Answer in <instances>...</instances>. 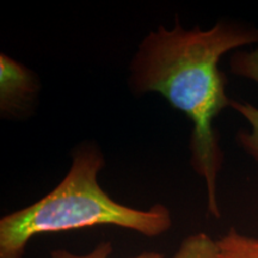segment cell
Here are the masks:
<instances>
[{"label": "cell", "instance_id": "1", "mask_svg": "<svg viewBox=\"0 0 258 258\" xmlns=\"http://www.w3.org/2000/svg\"><path fill=\"white\" fill-rule=\"evenodd\" d=\"M257 43L258 28L253 25L224 19L208 30H185L176 17L172 29L160 25L141 41L129 66L132 92L159 93L192 122L190 164L205 180L208 211L217 218L224 153L213 122L232 103L219 61L228 51Z\"/></svg>", "mask_w": 258, "mask_h": 258}, {"label": "cell", "instance_id": "2", "mask_svg": "<svg viewBox=\"0 0 258 258\" xmlns=\"http://www.w3.org/2000/svg\"><path fill=\"white\" fill-rule=\"evenodd\" d=\"M105 165L101 148L85 141L72 152V165L56 188L29 207L0 220V258H22L29 241L41 234L116 226L158 237L172 226L171 212L157 203L137 209L116 202L102 189L98 173Z\"/></svg>", "mask_w": 258, "mask_h": 258}, {"label": "cell", "instance_id": "3", "mask_svg": "<svg viewBox=\"0 0 258 258\" xmlns=\"http://www.w3.org/2000/svg\"><path fill=\"white\" fill-rule=\"evenodd\" d=\"M37 93V82L31 71L2 54L0 56V108L3 114L25 110Z\"/></svg>", "mask_w": 258, "mask_h": 258}, {"label": "cell", "instance_id": "4", "mask_svg": "<svg viewBox=\"0 0 258 258\" xmlns=\"http://www.w3.org/2000/svg\"><path fill=\"white\" fill-rule=\"evenodd\" d=\"M112 244L110 241H102L91 252L77 254L67 250H54L50 252V258H110ZM218 244L206 233H195L186 237L182 241L177 252L172 258H217ZM131 258H164L159 252H143Z\"/></svg>", "mask_w": 258, "mask_h": 258}, {"label": "cell", "instance_id": "5", "mask_svg": "<svg viewBox=\"0 0 258 258\" xmlns=\"http://www.w3.org/2000/svg\"><path fill=\"white\" fill-rule=\"evenodd\" d=\"M217 258H258V239L231 228L217 240Z\"/></svg>", "mask_w": 258, "mask_h": 258}, {"label": "cell", "instance_id": "6", "mask_svg": "<svg viewBox=\"0 0 258 258\" xmlns=\"http://www.w3.org/2000/svg\"><path fill=\"white\" fill-rule=\"evenodd\" d=\"M231 108L249 122L250 131H240L237 134V141L247 154L253 158L258 165V108L247 102L232 99Z\"/></svg>", "mask_w": 258, "mask_h": 258}, {"label": "cell", "instance_id": "7", "mask_svg": "<svg viewBox=\"0 0 258 258\" xmlns=\"http://www.w3.org/2000/svg\"><path fill=\"white\" fill-rule=\"evenodd\" d=\"M231 72L258 84V43L250 51H235L230 59Z\"/></svg>", "mask_w": 258, "mask_h": 258}]
</instances>
